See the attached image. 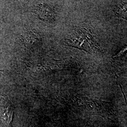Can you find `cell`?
<instances>
[{
  "instance_id": "obj_1",
  "label": "cell",
  "mask_w": 127,
  "mask_h": 127,
  "mask_svg": "<svg viewBox=\"0 0 127 127\" xmlns=\"http://www.w3.org/2000/svg\"><path fill=\"white\" fill-rule=\"evenodd\" d=\"M15 108L12 103L2 97L0 103V120L8 127H13V120Z\"/></svg>"
},
{
  "instance_id": "obj_2",
  "label": "cell",
  "mask_w": 127,
  "mask_h": 127,
  "mask_svg": "<svg viewBox=\"0 0 127 127\" xmlns=\"http://www.w3.org/2000/svg\"><path fill=\"white\" fill-rule=\"evenodd\" d=\"M3 72V71L2 70H0V72Z\"/></svg>"
}]
</instances>
